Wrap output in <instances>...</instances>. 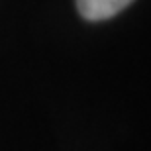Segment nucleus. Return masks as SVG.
I'll return each mask as SVG.
<instances>
[{
	"label": "nucleus",
	"mask_w": 151,
	"mask_h": 151,
	"mask_svg": "<svg viewBox=\"0 0 151 151\" xmlns=\"http://www.w3.org/2000/svg\"><path fill=\"white\" fill-rule=\"evenodd\" d=\"M134 0H77V8L84 20L100 22L120 14Z\"/></svg>",
	"instance_id": "f257e3e1"
}]
</instances>
